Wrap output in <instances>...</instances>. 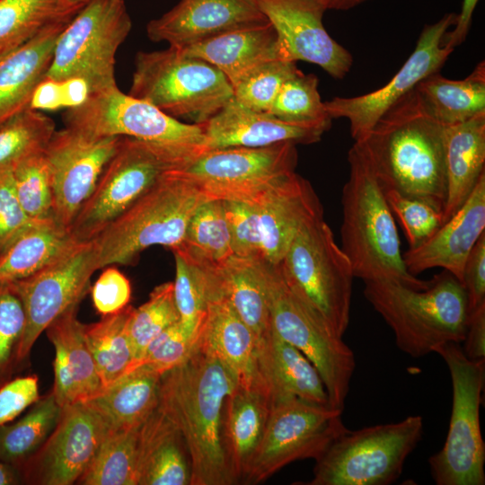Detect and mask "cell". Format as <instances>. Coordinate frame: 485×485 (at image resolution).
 <instances>
[{
	"instance_id": "59",
	"label": "cell",
	"mask_w": 485,
	"mask_h": 485,
	"mask_svg": "<svg viewBox=\"0 0 485 485\" xmlns=\"http://www.w3.org/2000/svg\"><path fill=\"white\" fill-rule=\"evenodd\" d=\"M328 10L348 11L370 0H322Z\"/></svg>"
},
{
	"instance_id": "17",
	"label": "cell",
	"mask_w": 485,
	"mask_h": 485,
	"mask_svg": "<svg viewBox=\"0 0 485 485\" xmlns=\"http://www.w3.org/2000/svg\"><path fill=\"white\" fill-rule=\"evenodd\" d=\"M456 20V13H448L436 22L425 25L413 52L381 88L359 96L335 97L325 101L330 118L348 119L354 141L366 138L375 123L393 104L421 80L439 72L454 51L444 44V37Z\"/></svg>"
},
{
	"instance_id": "44",
	"label": "cell",
	"mask_w": 485,
	"mask_h": 485,
	"mask_svg": "<svg viewBox=\"0 0 485 485\" xmlns=\"http://www.w3.org/2000/svg\"><path fill=\"white\" fill-rule=\"evenodd\" d=\"M267 113L294 123L331 122L318 91L317 76L300 70L283 84Z\"/></svg>"
},
{
	"instance_id": "61",
	"label": "cell",
	"mask_w": 485,
	"mask_h": 485,
	"mask_svg": "<svg viewBox=\"0 0 485 485\" xmlns=\"http://www.w3.org/2000/svg\"><path fill=\"white\" fill-rule=\"evenodd\" d=\"M88 0H70L71 3L73 4H84L87 2Z\"/></svg>"
},
{
	"instance_id": "37",
	"label": "cell",
	"mask_w": 485,
	"mask_h": 485,
	"mask_svg": "<svg viewBox=\"0 0 485 485\" xmlns=\"http://www.w3.org/2000/svg\"><path fill=\"white\" fill-rule=\"evenodd\" d=\"M133 310L128 304L117 313L102 316L97 322L84 324V337L102 388L126 374L135 359L129 333Z\"/></svg>"
},
{
	"instance_id": "31",
	"label": "cell",
	"mask_w": 485,
	"mask_h": 485,
	"mask_svg": "<svg viewBox=\"0 0 485 485\" xmlns=\"http://www.w3.org/2000/svg\"><path fill=\"white\" fill-rule=\"evenodd\" d=\"M485 112L445 127V198L443 221L465 202L485 172Z\"/></svg>"
},
{
	"instance_id": "54",
	"label": "cell",
	"mask_w": 485,
	"mask_h": 485,
	"mask_svg": "<svg viewBox=\"0 0 485 485\" xmlns=\"http://www.w3.org/2000/svg\"><path fill=\"white\" fill-rule=\"evenodd\" d=\"M40 399L37 375L9 380L0 387V427L11 422Z\"/></svg>"
},
{
	"instance_id": "18",
	"label": "cell",
	"mask_w": 485,
	"mask_h": 485,
	"mask_svg": "<svg viewBox=\"0 0 485 485\" xmlns=\"http://www.w3.org/2000/svg\"><path fill=\"white\" fill-rule=\"evenodd\" d=\"M110 428L84 401L62 407L59 419L40 448L19 468L22 481L71 485L93 461Z\"/></svg>"
},
{
	"instance_id": "4",
	"label": "cell",
	"mask_w": 485,
	"mask_h": 485,
	"mask_svg": "<svg viewBox=\"0 0 485 485\" xmlns=\"http://www.w3.org/2000/svg\"><path fill=\"white\" fill-rule=\"evenodd\" d=\"M364 283L366 299L407 355L421 357L436 346L463 340L471 313L469 301L463 286L451 273L436 274L424 289L389 279Z\"/></svg>"
},
{
	"instance_id": "23",
	"label": "cell",
	"mask_w": 485,
	"mask_h": 485,
	"mask_svg": "<svg viewBox=\"0 0 485 485\" xmlns=\"http://www.w3.org/2000/svg\"><path fill=\"white\" fill-rule=\"evenodd\" d=\"M259 214L262 259L278 265L302 226L322 216L310 182L292 172L271 184L254 203Z\"/></svg>"
},
{
	"instance_id": "46",
	"label": "cell",
	"mask_w": 485,
	"mask_h": 485,
	"mask_svg": "<svg viewBox=\"0 0 485 485\" xmlns=\"http://www.w3.org/2000/svg\"><path fill=\"white\" fill-rule=\"evenodd\" d=\"M297 71L293 61L279 58L266 61L232 86L234 97L251 110L268 112L283 84Z\"/></svg>"
},
{
	"instance_id": "15",
	"label": "cell",
	"mask_w": 485,
	"mask_h": 485,
	"mask_svg": "<svg viewBox=\"0 0 485 485\" xmlns=\"http://www.w3.org/2000/svg\"><path fill=\"white\" fill-rule=\"evenodd\" d=\"M65 126L96 137H129L167 146L204 147L198 124L176 119L117 85L91 93L63 115Z\"/></svg>"
},
{
	"instance_id": "2",
	"label": "cell",
	"mask_w": 485,
	"mask_h": 485,
	"mask_svg": "<svg viewBox=\"0 0 485 485\" xmlns=\"http://www.w3.org/2000/svg\"><path fill=\"white\" fill-rule=\"evenodd\" d=\"M363 140L384 190L427 201L443 211L445 126L415 88L393 104Z\"/></svg>"
},
{
	"instance_id": "1",
	"label": "cell",
	"mask_w": 485,
	"mask_h": 485,
	"mask_svg": "<svg viewBox=\"0 0 485 485\" xmlns=\"http://www.w3.org/2000/svg\"><path fill=\"white\" fill-rule=\"evenodd\" d=\"M237 380L214 354L197 343L190 356L163 374L158 407L185 441L191 465L190 485H232L222 444V413Z\"/></svg>"
},
{
	"instance_id": "58",
	"label": "cell",
	"mask_w": 485,
	"mask_h": 485,
	"mask_svg": "<svg viewBox=\"0 0 485 485\" xmlns=\"http://www.w3.org/2000/svg\"><path fill=\"white\" fill-rule=\"evenodd\" d=\"M22 481L19 471L2 461H0V485L18 484Z\"/></svg>"
},
{
	"instance_id": "53",
	"label": "cell",
	"mask_w": 485,
	"mask_h": 485,
	"mask_svg": "<svg viewBox=\"0 0 485 485\" xmlns=\"http://www.w3.org/2000/svg\"><path fill=\"white\" fill-rule=\"evenodd\" d=\"M93 304L101 316L117 313L131 298V285L128 278L113 265L105 267L91 289Z\"/></svg>"
},
{
	"instance_id": "26",
	"label": "cell",
	"mask_w": 485,
	"mask_h": 485,
	"mask_svg": "<svg viewBox=\"0 0 485 485\" xmlns=\"http://www.w3.org/2000/svg\"><path fill=\"white\" fill-rule=\"evenodd\" d=\"M77 308L68 309L45 331L55 348L51 392L61 407L85 401L102 388Z\"/></svg>"
},
{
	"instance_id": "34",
	"label": "cell",
	"mask_w": 485,
	"mask_h": 485,
	"mask_svg": "<svg viewBox=\"0 0 485 485\" xmlns=\"http://www.w3.org/2000/svg\"><path fill=\"white\" fill-rule=\"evenodd\" d=\"M75 243L68 230L54 218L34 222L0 252V283L35 274Z\"/></svg>"
},
{
	"instance_id": "41",
	"label": "cell",
	"mask_w": 485,
	"mask_h": 485,
	"mask_svg": "<svg viewBox=\"0 0 485 485\" xmlns=\"http://www.w3.org/2000/svg\"><path fill=\"white\" fill-rule=\"evenodd\" d=\"M179 251L190 260L218 264L234 255L221 199H207L190 218Z\"/></svg>"
},
{
	"instance_id": "12",
	"label": "cell",
	"mask_w": 485,
	"mask_h": 485,
	"mask_svg": "<svg viewBox=\"0 0 485 485\" xmlns=\"http://www.w3.org/2000/svg\"><path fill=\"white\" fill-rule=\"evenodd\" d=\"M259 267L271 327L313 364L325 385L330 405L343 411L356 367L353 351L288 288L278 265L260 259Z\"/></svg>"
},
{
	"instance_id": "39",
	"label": "cell",
	"mask_w": 485,
	"mask_h": 485,
	"mask_svg": "<svg viewBox=\"0 0 485 485\" xmlns=\"http://www.w3.org/2000/svg\"><path fill=\"white\" fill-rule=\"evenodd\" d=\"M84 4L70 0H0V47L20 46L42 30L72 19Z\"/></svg>"
},
{
	"instance_id": "42",
	"label": "cell",
	"mask_w": 485,
	"mask_h": 485,
	"mask_svg": "<svg viewBox=\"0 0 485 485\" xmlns=\"http://www.w3.org/2000/svg\"><path fill=\"white\" fill-rule=\"evenodd\" d=\"M140 425L110 430L101 445L93 461L77 481V483L83 485H137Z\"/></svg>"
},
{
	"instance_id": "3",
	"label": "cell",
	"mask_w": 485,
	"mask_h": 485,
	"mask_svg": "<svg viewBox=\"0 0 485 485\" xmlns=\"http://www.w3.org/2000/svg\"><path fill=\"white\" fill-rule=\"evenodd\" d=\"M348 178L342 190L341 250L355 278L363 281L389 279L415 289L421 280L406 269L394 216L364 140L355 141L348 154Z\"/></svg>"
},
{
	"instance_id": "20",
	"label": "cell",
	"mask_w": 485,
	"mask_h": 485,
	"mask_svg": "<svg viewBox=\"0 0 485 485\" xmlns=\"http://www.w3.org/2000/svg\"><path fill=\"white\" fill-rule=\"evenodd\" d=\"M273 26L280 59L319 66L335 79L344 78L353 65L351 53L334 40L322 19V0H255Z\"/></svg>"
},
{
	"instance_id": "7",
	"label": "cell",
	"mask_w": 485,
	"mask_h": 485,
	"mask_svg": "<svg viewBox=\"0 0 485 485\" xmlns=\"http://www.w3.org/2000/svg\"><path fill=\"white\" fill-rule=\"evenodd\" d=\"M203 147L167 146L120 137L92 194L68 228L76 242H90L126 211L167 170L180 167Z\"/></svg>"
},
{
	"instance_id": "29",
	"label": "cell",
	"mask_w": 485,
	"mask_h": 485,
	"mask_svg": "<svg viewBox=\"0 0 485 485\" xmlns=\"http://www.w3.org/2000/svg\"><path fill=\"white\" fill-rule=\"evenodd\" d=\"M70 20L42 30L0 59V122L30 106L44 80L57 38Z\"/></svg>"
},
{
	"instance_id": "52",
	"label": "cell",
	"mask_w": 485,
	"mask_h": 485,
	"mask_svg": "<svg viewBox=\"0 0 485 485\" xmlns=\"http://www.w3.org/2000/svg\"><path fill=\"white\" fill-rule=\"evenodd\" d=\"M34 222L18 199L13 172H0V252Z\"/></svg>"
},
{
	"instance_id": "19",
	"label": "cell",
	"mask_w": 485,
	"mask_h": 485,
	"mask_svg": "<svg viewBox=\"0 0 485 485\" xmlns=\"http://www.w3.org/2000/svg\"><path fill=\"white\" fill-rule=\"evenodd\" d=\"M120 137H96L65 127L45 151L53 195V218L68 228L95 188Z\"/></svg>"
},
{
	"instance_id": "32",
	"label": "cell",
	"mask_w": 485,
	"mask_h": 485,
	"mask_svg": "<svg viewBox=\"0 0 485 485\" xmlns=\"http://www.w3.org/2000/svg\"><path fill=\"white\" fill-rule=\"evenodd\" d=\"M181 50L215 66L232 86L257 66L280 59L277 33L269 22L234 30Z\"/></svg>"
},
{
	"instance_id": "38",
	"label": "cell",
	"mask_w": 485,
	"mask_h": 485,
	"mask_svg": "<svg viewBox=\"0 0 485 485\" xmlns=\"http://www.w3.org/2000/svg\"><path fill=\"white\" fill-rule=\"evenodd\" d=\"M62 407L54 394L36 401L30 411L13 424L0 427V461L17 470L44 444L55 428Z\"/></svg>"
},
{
	"instance_id": "13",
	"label": "cell",
	"mask_w": 485,
	"mask_h": 485,
	"mask_svg": "<svg viewBox=\"0 0 485 485\" xmlns=\"http://www.w3.org/2000/svg\"><path fill=\"white\" fill-rule=\"evenodd\" d=\"M295 144L205 149L177 167L208 199L254 204L279 178L295 172Z\"/></svg>"
},
{
	"instance_id": "48",
	"label": "cell",
	"mask_w": 485,
	"mask_h": 485,
	"mask_svg": "<svg viewBox=\"0 0 485 485\" xmlns=\"http://www.w3.org/2000/svg\"><path fill=\"white\" fill-rule=\"evenodd\" d=\"M25 329V313L10 282L0 283V387L11 380L20 364L19 348Z\"/></svg>"
},
{
	"instance_id": "33",
	"label": "cell",
	"mask_w": 485,
	"mask_h": 485,
	"mask_svg": "<svg viewBox=\"0 0 485 485\" xmlns=\"http://www.w3.org/2000/svg\"><path fill=\"white\" fill-rule=\"evenodd\" d=\"M162 375L149 366H138L84 401L111 430L140 425L158 405Z\"/></svg>"
},
{
	"instance_id": "51",
	"label": "cell",
	"mask_w": 485,
	"mask_h": 485,
	"mask_svg": "<svg viewBox=\"0 0 485 485\" xmlns=\"http://www.w3.org/2000/svg\"><path fill=\"white\" fill-rule=\"evenodd\" d=\"M234 255L262 259L259 214L254 204L223 200Z\"/></svg>"
},
{
	"instance_id": "55",
	"label": "cell",
	"mask_w": 485,
	"mask_h": 485,
	"mask_svg": "<svg viewBox=\"0 0 485 485\" xmlns=\"http://www.w3.org/2000/svg\"><path fill=\"white\" fill-rule=\"evenodd\" d=\"M462 285L468 296L470 312L485 304V233L466 259Z\"/></svg>"
},
{
	"instance_id": "30",
	"label": "cell",
	"mask_w": 485,
	"mask_h": 485,
	"mask_svg": "<svg viewBox=\"0 0 485 485\" xmlns=\"http://www.w3.org/2000/svg\"><path fill=\"white\" fill-rule=\"evenodd\" d=\"M197 343L218 357L238 384H250L259 376L256 338L224 296L207 303Z\"/></svg>"
},
{
	"instance_id": "9",
	"label": "cell",
	"mask_w": 485,
	"mask_h": 485,
	"mask_svg": "<svg viewBox=\"0 0 485 485\" xmlns=\"http://www.w3.org/2000/svg\"><path fill=\"white\" fill-rule=\"evenodd\" d=\"M419 415L358 430L347 428L315 460L307 485H389L423 435Z\"/></svg>"
},
{
	"instance_id": "5",
	"label": "cell",
	"mask_w": 485,
	"mask_h": 485,
	"mask_svg": "<svg viewBox=\"0 0 485 485\" xmlns=\"http://www.w3.org/2000/svg\"><path fill=\"white\" fill-rule=\"evenodd\" d=\"M176 168L164 172L91 241L97 270L110 265L132 264L153 245L165 246L172 251L181 247L190 218L208 198Z\"/></svg>"
},
{
	"instance_id": "25",
	"label": "cell",
	"mask_w": 485,
	"mask_h": 485,
	"mask_svg": "<svg viewBox=\"0 0 485 485\" xmlns=\"http://www.w3.org/2000/svg\"><path fill=\"white\" fill-rule=\"evenodd\" d=\"M272 405L269 393L258 376L238 384L225 400L222 444L235 484L243 483L262 438Z\"/></svg>"
},
{
	"instance_id": "43",
	"label": "cell",
	"mask_w": 485,
	"mask_h": 485,
	"mask_svg": "<svg viewBox=\"0 0 485 485\" xmlns=\"http://www.w3.org/2000/svg\"><path fill=\"white\" fill-rule=\"evenodd\" d=\"M56 126L39 110L25 108L0 122V172L13 171L24 159L42 154Z\"/></svg>"
},
{
	"instance_id": "27",
	"label": "cell",
	"mask_w": 485,
	"mask_h": 485,
	"mask_svg": "<svg viewBox=\"0 0 485 485\" xmlns=\"http://www.w3.org/2000/svg\"><path fill=\"white\" fill-rule=\"evenodd\" d=\"M257 371L272 402L299 398L330 405L325 385L313 364L272 327L257 345Z\"/></svg>"
},
{
	"instance_id": "57",
	"label": "cell",
	"mask_w": 485,
	"mask_h": 485,
	"mask_svg": "<svg viewBox=\"0 0 485 485\" xmlns=\"http://www.w3.org/2000/svg\"><path fill=\"white\" fill-rule=\"evenodd\" d=\"M479 0H463L461 12L457 14V20L452 31H447L444 37V44L454 49L466 39L474 10Z\"/></svg>"
},
{
	"instance_id": "10",
	"label": "cell",
	"mask_w": 485,
	"mask_h": 485,
	"mask_svg": "<svg viewBox=\"0 0 485 485\" xmlns=\"http://www.w3.org/2000/svg\"><path fill=\"white\" fill-rule=\"evenodd\" d=\"M460 344L447 342L433 348L449 369L453 403L445 442L429 457L428 464L436 485H484L485 444L480 408L485 360L469 359Z\"/></svg>"
},
{
	"instance_id": "56",
	"label": "cell",
	"mask_w": 485,
	"mask_h": 485,
	"mask_svg": "<svg viewBox=\"0 0 485 485\" xmlns=\"http://www.w3.org/2000/svg\"><path fill=\"white\" fill-rule=\"evenodd\" d=\"M462 343L463 352L469 359L485 360V304L471 312Z\"/></svg>"
},
{
	"instance_id": "6",
	"label": "cell",
	"mask_w": 485,
	"mask_h": 485,
	"mask_svg": "<svg viewBox=\"0 0 485 485\" xmlns=\"http://www.w3.org/2000/svg\"><path fill=\"white\" fill-rule=\"evenodd\" d=\"M278 268L288 288L343 337L349 323L355 276L323 215L302 226Z\"/></svg>"
},
{
	"instance_id": "22",
	"label": "cell",
	"mask_w": 485,
	"mask_h": 485,
	"mask_svg": "<svg viewBox=\"0 0 485 485\" xmlns=\"http://www.w3.org/2000/svg\"><path fill=\"white\" fill-rule=\"evenodd\" d=\"M205 149L264 147L278 143L318 142L331 122L304 124L281 120L267 112L251 110L233 97L215 115L198 124Z\"/></svg>"
},
{
	"instance_id": "14",
	"label": "cell",
	"mask_w": 485,
	"mask_h": 485,
	"mask_svg": "<svg viewBox=\"0 0 485 485\" xmlns=\"http://www.w3.org/2000/svg\"><path fill=\"white\" fill-rule=\"evenodd\" d=\"M341 414L330 405L299 398L273 401L243 484L260 483L295 461L318 459L346 428Z\"/></svg>"
},
{
	"instance_id": "8",
	"label": "cell",
	"mask_w": 485,
	"mask_h": 485,
	"mask_svg": "<svg viewBox=\"0 0 485 485\" xmlns=\"http://www.w3.org/2000/svg\"><path fill=\"white\" fill-rule=\"evenodd\" d=\"M128 94L176 119L201 124L234 97V91L215 66L169 46L137 54Z\"/></svg>"
},
{
	"instance_id": "28",
	"label": "cell",
	"mask_w": 485,
	"mask_h": 485,
	"mask_svg": "<svg viewBox=\"0 0 485 485\" xmlns=\"http://www.w3.org/2000/svg\"><path fill=\"white\" fill-rule=\"evenodd\" d=\"M137 449V485H190L183 436L158 405L139 427Z\"/></svg>"
},
{
	"instance_id": "40",
	"label": "cell",
	"mask_w": 485,
	"mask_h": 485,
	"mask_svg": "<svg viewBox=\"0 0 485 485\" xmlns=\"http://www.w3.org/2000/svg\"><path fill=\"white\" fill-rule=\"evenodd\" d=\"M175 260L173 294L180 323L191 338H197L207 303L219 294L215 265L194 262L179 251Z\"/></svg>"
},
{
	"instance_id": "49",
	"label": "cell",
	"mask_w": 485,
	"mask_h": 485,
	"mask_svg": "<svg viewBox=\"0 0 485 485\" xmlns=\"http://www.w3.org/2000/svg\"><path fill=\"white\" fill-rule=\"evenodd\" d=\"M384 192L393 216L404 231L409 250L420 246L443 225V211L428 202L392 190Z\"/></svg>"
},
{
	"instance_id": "24",
	"label": "cell",
	"mask_w": 485,
	"mask_h": 485,
	"mask_svg": "<svg viewBox=\"0 0 485 485\" xmlns=\"http://www.w3.org/2000/svg\"><path fill=\"white\" fill-rule=\"evenodd\" d=\"M485 233V172L461 207L420 246L407 250L402 258L413 276L442 268L461 283L466 259Z\"/></svg>"
},
{
	"instance_id": "35",
	"label": "cell",
	"mask_w": 485,
	"mask_h": 485,
	"mask_svg": "<svg viewBox=\"0 0 485 485\" xmlns=\"http://www.w3.org/2000/svg\"><path fill=\"white\" fill-rule=\"evenodd\" d=\"M259 259L232 255L216 266L222 295L251 330L257 345L271 328Z\"/></svg>"
},
{
	"instance_id": "11",
	"label": "cell",
	"mask_w": 485,
	"mask_h": 485,
	"mask_svg": "<svg viewBox=\"0 0 485 485\" xmlns=\"http://www.w3.org/2000/svg\"><path fill=\"white\" fill-rule=\"evenodd\" d=\"M131 27L124 0H88L59 34L44 80H83L89 93L117 85L115 56Z\"/></svg>"
},
{
	"instance_id": "36",
	"label": "cell",
	"mask_w": 485,
	"mask_h": 485,
	"mask_svg": "<svg viewBox=\"0 0 485 485\" xmlns=\"http://www.w3.org/2000/svg\"><path fill=\"white\" fill-rule=\"evenodd\" d=\"M415 89L443 126L464 122L485 112V62L481 61L464 79L451 80L436 72Z\"/></svg>"
},
{
	"instance_id": "60",
	"label": "cell",
	"mask_w": 485,
	"mask_h": 485,
	"mask_svg": "<svg viewBox=\"0 0 485 485\" xmlns=\"http://www.w3.org/2000/svg\"><path fill=\"white\" fill-rule=\"evenodd\" d=\"M18 46H2L0 47V59Z\"/></svg>"
},
{
	"instance_id": "16",
	"label": "cell",
	"mask_w": 485,
	"mask_h": 485,
	"mask_svg": "<svg viewBox=\"0 0 485 485\" xmlns=\"http://www.w3.org/2000/svg\"><path fill=\"white\" fill-rule=\"evenodd\" d=\"M96 270L92 242H76L35 274L10 282L25 313L18 353L20 363L26 360L38 338L57 318L79 304Z\"/></svg>"
},
{
	"instance_id": "50",
	"label": "cell",
	"mask_w": 485,
	"mask_h": 485,
	"mask_svg": "<svg viewBox=\"0 0 485 485\" xmlns=\"http://www.w3.org/2000/svg\"><path fill=\"white\" fill-rule=\"evenodd\" d=\"M196 340L197 338L190 337L178 322L155 337L128 372L138 366L146 365L163 374L178 366L190 356L195 348Z\"/></svg>"
},
{
	"instance_id": "21",
	"label": "cell",
	"mask_w": 485,
	"mask_h": 485,
	"mask_svg": "<svg viewBox=\"0 0 485 485\" xmlns=\"http://www.w3.org/2000/svg\"><path fill=\"white\" fill-rule=\"evenodd\" d=\"M269 22L255 0H180L146 25L148 38L183 49L217 35Z\"/></svg>"
},
{
	"instance_id": "47",
	"label": "cell",
	"mask_w": 485,
	"mask_h": 485,
	"mask_svg": "<svg viewBox=\"0 0 485 485\" xmlns=\"http://www.w3.org/2000/svg\"><path fill=\"white\" fill-rule=\"evenodd\" d=\"M18 199L30 218H53V195L44 152L19 163L12 171Z\"/></svg>"
},
{
	"instance_id": "45",
	"label": "cell",
	"mask_w": 485,
	"mask_h": 485,
	"mask_svg": "<svg viewBox=\"0 0 485 485\" xmlns=\"http://www.w3.org/2000/svg\"><path fill=\"white\" fill-rule=\"evenodd\" d=\"M178 322L180 315L174 299L173 282L156 286L147 301L134 308L131 315L129 333L135 354L133 363L155 337Z\"/></svg>"
}]
</instances>
